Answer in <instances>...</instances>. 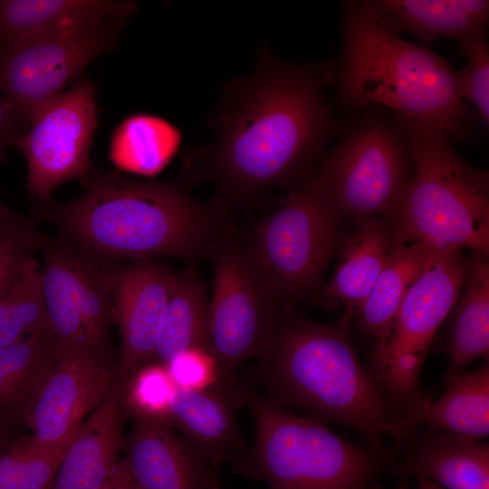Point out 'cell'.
<instances>
[{"label": "cell", "mask_w": 489, "mask_h": 489, "mask_svg": "<svg viewBox=\"0 0 489 489\" xmlns=\"http://www.w3.org/2000/svg\"><path fill=\"white\" fill-rule=\"evenodd\" d=\"M333 69L283 62L265 51L252 77L229 85L217 136L188 158L185 179L212 181L213 200L225 210L306 180L340 129L324 97Z\"/></svg>", "instance_id": "obj_1"}, {"label": "cell", "mask_w": 489, "mask_h": 489, "mask_svg": "<svg viewBox=\"0 0 489 489\" xmlns=\"http://www.w3.org/2000/svg\"><path fill=\"white\" fill-rule=\"evenodd\" d=\"M82 184L77 198L36 203L30 217L101 263L168 256L197 264L234 230L227 210L195 198L182 183L134 180L93 166Z\"/></svg>", "instance_id": "obj_2"}, {"label": "cell", "mask_w": 489, "mask_h": 489, "mask_svg": "<svg viewBox=\"0 0 489 489\" xmlns=\"http://www.w3.org/2000/svg\"><path fill=\"white\" fill-rule=\"evenodd\" d=\"M353 313L345 310L338 321L320 323L286 310L256 357L254 378L277 405L320 422L350 427L373 449L388 454L384 436L397 440L408 429L397 423L352 349L349 328Z\"/></svg>", "instance_id": "obj_3"}, {"label": "cell", "mask_w": 489, "mask_h": 489, "mask_svg": "<svg viewBox=\"0 0 489 489\" xmlns=\"http://www.w3.org/2000/svg\"><path fill=\"white\" fill-rule=\"evenodd\" d=\"M342 34L337 74L341 106L354 112L384 108L453 142L473 140L478 117L461 97L456 72L447 61L387 30L360 1L343 3Z\"/></svg>", "instance_id": "obj_4"}, {"label": "cell", "mask_w": 489, "mask_h": 489, "mask_svg": "<svg viewBox=\"0 0 489 489\" xmlns=\"http://www.w3.org/2000/svg\"><path fill=\"white\" fill-rule=\"evenodd\" d=\"M398 118L411 140L414 168L401 197L383 216L392 244L428 242L443 250L467 248L488 256V172L465 161L442 132Z\"/></svg>", "instance_id": "obj_5"}, {"label": "cell", "mask_w": 489, "mask_h": 489, "mask_svg": "<svg viewBox=\"0 0 489 489\" xmlns=\"http://www.w3.org/2000/svg\"><path fill=\"white\" fill-rule=\"evenodd\" d=\"M254 424L252 449L234 455L236 471L270 489H369L388 454L361 448L322 422L299 417L248 389Z\"/></svg>", "instance_id": "obj_6"}, {"label": "cell", "mask_w": 489, "mask_h": 489, "mask_svg": "<svg viewBox=\"0 0 489 489\" xmlns=\"http://www.w3.org/2000/svg\"><path fill=\"white\" fill-rule=\"evenodd\" d=\"M411 140L401 120L372 107L359 111L320 163L315 179L344 219L384 216L413 173Z\"/></svg>", "instance_id": "obj_7"}, {"label": "cell", "mask_w": 489, "mask_h": 489, "mask_svg": "<svg viewBox=\"0 0 489 489\" xmlns=\"http://www.w3.org/2000/svg\"><path fill=\"white\" fill-rule=\"evenodd\" d=\"M462 250L436 254L409 289L392 321L376 339L370 375L388 400L396 421L417 407L418 381L433 339L454 307L467 275Z\"/></svg>", "instance_id": "obj_8"}, {"label": "cell", "mask_w": 489, "mask_h": 489, "mask_svg": "<svg viewBox=\"0 0 489 489\" xmlns=\"http://www.w3.org/2000/svg\"><path fill=\"white\" fill-rule=\"evenodd\" d=\"M213 292L209 331L220 377L256 358L286 310L267 271L244 236L233 230L210 252Z\"/></svg>", "instance_id": "obj_9"}, {"label": "cell", "mask_w": 489, "mask_h": 489, "mask_svg": "<svg viewBox=\"0 0 489 489\" xmlns=\"http://www.w3.org/2000/svg\"><path fill=\"white\" fill-rule=\"evenodd\" d=\"M341 221L314 172L290 188L283 205L244 237L284 307L293 309L318 286L338 246Z\"/></svg>", "instance_id": "obj_10"}, {"label": "cell", "mask_w": 489, "mask_h": 489, "mask_svg": "<svg viewBox=\"0 0 489 489\" xmlns=\"http://www.w3.org/2000/svg\"><path fill=\"white\" fill-rule=\"evenodd\" d=\"M127 20L72 22L0 42V91L27 128L34 115L110 51Z\"/></svg>", "instance_id": "obj_11"}, {"label": "cell", "mask_w": 489, "mask_h": 489, "mask_svg": "<svg viewBox=\"0 0 489 489\" xmlns=\"http://www.w3.org/2000/svg\"><path fill=\"white\" fill-rule=\"evenodd\" d=\"M95 85L80 79L41 109L17 142L26 160V190L36 203L53 198L63 183L88 177L98 127Z\"/></svg>", "instance_id": "obj_12"}, {"label": "cell", "mask_w": 489, "mask_h": 489, "mask_svg": "<svg viewBox=\"0 0 489 489\" xmlns=\"http://www.w3.org/2000/svg\"><path fill=\"white\" fill-rule=\"evenodd\" d=\"M118 379V366L108 355L56 359L39 379L20 419L33 430L35 443L65 450Z\"/></svg>", "instance_id": "obj_13"}, {"label": "cell", "mask_w": 489, "mask_h": 489, "mask_svg": "<svg viewBox=\"0 0 489 489\" xmlns=\"http://www.w3.org/2000/svg\"><path fill=\"white\" fill-rule=\"evenodd\" d=\"M173 274L157 259L110 264L115 324L121 340L117 366L124 381L138 368L152 360Z\"/></svg>", "instance_id": "obj_14"}, {"label": "cell", "mask_w": 489, "mask_h": 489, "mask_svg": "<svg viewBox=\"0 0 489 489\" xmlns=\"http://www.w3.org/2000/svg\"><path fill=\"white\" fill-rule=\"evenodd\" d=\"M125 464L139 489H210L216 468L168 424L134 418Z\"/></svg>", "instance_id": "obj_15"}, {"label": "cell", "mask_w": 489, "mask_h": 489, "mask_svg": "<svg viewBox=\"0 0 489 489\" xmlns=\"http://www.w3.org/2000/svg\"><path fill=\"white\" fill-rule=\"evenodd\" d=\"M248 389L237 379H220L204 390L177 388L169 415V425L215 468L244 450L235 417L245 405Z\"/></svg>", "instance_id": "obj_16"}, {"label": "cell", "mask_w": 489, "mask_h": 489, "mask_svg": "<svg viewBox=\"0 0 489 489\" xmlns=\"http://www.w3.org/2000/svg\"><path fill=\"white\" fill-rule=\"evenodd\" d=\"M397 445L395 475L424 476L445 489H489V445L440 430L409 429Z\"/></svg>", "instance_id": "obj_17"}, {"label": "cell", "mask_w": 489, "mask_h": 489, "mask_svg": "<svg viewBox=\"0 0 489 489\" xmlns=\"http://www.w3.org/2000/svg\"><path fill=\"white\" fill-rule=\"evenodd\" d=\"M129 414L125 381L118 380L65 448L50 489H98L116 471Z\"/></svg>", "instance_id": "obj_18"}, {"label": "cell", "mask_w": 489, "mask_h": 489, "mask_svg": "<svg viewBox=\"0 0 489 489\" xmlns=\"http://www.w3.org/2000/svg\"><path fill=\"white\" fill-rule=\"evenodd\" d=\"M363 7L389 32L411 34L431 43L448 37L458 44L486 34V0H366Z\"/></svg>", "instance_id": "obj_19"}, {"label": "cell", "mask_w": 489, "mask_h": 489, "mask_svg": "<svg viewBox=\"0 0 489 489\" xmlns=\"http://www.w3.org/2000/svg\"><path fill=\"white\" fill-rule=\"evenodd\" d=\"M43 296L54 339L57 359L108 355L81 313L72 266L73 246L60 236H48L41 251Z\"/></svg>", "instance_id": "obj_20"}, {"label": "cell", "mask_w": 489, "mask_h": 489, "mask_svg": "<svg viewBox=\"0 0 489 489\" xmlns=\"http://www.w3.org/2000/svg\"><path fill=\"white\" fill-rule=\"evenodd\" d=\"M442 396L431 402L424 398L405 414L398 425L405 429L425 426L479 441L489 434V363L472 372L446 377Z\"/></svg>", "instance_id": "obj_21"}, {"label": "cell", "mask_w": 489, "mask_h": 489, "mask_svg": "<svg viewBox=\"0 0 489 489\" xmlns=\"http://www.w3.org/2000/svg\"><path fill=\"white\" fill-rule=\"evenodd\" d=\"M392 246L390 227L382 216L358 224L343 243L340 256L321 299H336L358 312L370 294Z\"/></svg>", "instance_id": "obj_22"}, {"label": "cell", "mask_w": 489, "mask_h": 489, "mask_svg": "<svg viewBox=\"0 0 489 489\" xmlns=\"http://www.w3.org/2000/svg\"><path fill=\"white\" fill-rule=\"evenodd\" d=\"M196 265L187 264L173 274L163 325L151 361L167 365L176 355L192 348L213 354L209 302Z\"/></svg>", "instance_id": "obj_23"}, {"label": "cell", "mask_w": 489, "mask_h": 489, "mask_svg": "<svg viewBox=\"0 0 489 489\" xmlns=\"http://www.w3.org/2000/svg\"><path fill=\"white\" fill-rule=\"evenodd\" d=\"M137 9L136 3L119 0H0V42L72 22L128 20Z\"/></svg>", "instance_id": "obj_24"}, {"label": "cell", "mask_w": 489, "mask_h": 489, "mask_svg": "<svg viewBox=\"0 0 489 489\" xmlns=\"http://www.w3.org/2000/svg\"><path fill=\"white\" fill-rule=\"evenodd\" d=\"M452 308L447 340L450 358L448 376L462 371L474 360L489 353V262L488 256L472 252L464 284Z\"/></svg>", "instance_id": "obj_25"}, {"label": "cell", "mask_w": 489, "mask_h": 489, "mask_svg": "<svg viewBox=\"0 0 489 489\" xmlns=\"http://www.w3.org/2000/svg\"><path fill=\"white\" fill-rule=\"evenodd\" d=\"M443 249L428 243L392 244L376 283L359 311L360 327L379 338L392 321L411 286Z\"/></svg>", "instance_id": "obj_26"}, {"label": "cell", "mask_w": 489, "mask_h": 489, "mask_svg": "<svg viewBox=\"0 0 489 489\" xmlns=\"http://www.w3.org/2000/svg\"><path fill=\"white\" fill-rule=\"evenodd\" d=\"M180 130L169 121L148 113H134L111 134L109 158L120 171L144 177L161 172L177 153Z\"/></svg>", "instance_id": "obj_27"}, {"label": "cell", "mask_w": 489, "mask_h": 489, "mask_svg": "<svg viewBox=\"0 0 489 489\" xmlns=\"http://www.w3.org/2000/svg\"><path fill=\"white\" fill-rule=\"evenodd\" d=\"M53 340L46 313L41 266L34 260L0 296V346Z\"/></svg>", "instance_id": "obj_28"}, {"label": "cell", "mask_w": 489, "mask_h": 489, "mask_svg": "<svg viewBox=\"0 0 489 489\" xmlns=\"http://www.w3.org/2000/svg\"><path fill=\"white\" fill-rule=\"evenodd\" d=\"M54 340H24L0 346V416L20 419L49 364L56 360Z\"/></svg>", "instance_id": "obj_29"}, {"label": "cell", "mask_w": 489, "mask_h": 489, "mask_svg": "<svg viewBox=\"0 0 489 489\" xmlns=\"http://www.w3.org/2000/svg\"><path fill=\"white\" fill-rule=\"evenodd\" d=\"M72 266L82 318L95 339L107 348L110 328L116 321L110 264L97 261L73 246Z\"/></svg>", "instance_id": "obj_30"}, {"label": "cell", "mask_w": 489, "mask_h": 489, "mask_svg": "<svg viewBox=\"0 0 489 489\" xmlns=\"http://www.w3.org/2000/svg\"><path fill=\"white\" fill-rule=\"evenodd\" d=\"M176 386L167 366L149 362L138 368L125 382V402L134 418L169 425Z\"/></svg>", "instance_id": "obj_31"}, {"label": "cell", "mask_w": 489, "mask_h": 489, "mask_svg": "<svg viewBox=\"0 0 489 489\" xmlns=\"http://www.w3.org/2000/svg\"><path fill=\"white\" fill-rule=\"evenodd\" d=\"M63 452L31 438L0 455V489H50Z\"/></svg>", "instance_id": "obj_32"}, {"label": "cell", "mask_w": 489, "mask_h": 489, "mask_svg": "<svg viewBox=\"0 0 489 489\" xmlns=\"http://www.w3.org/2000/svg\"><path fill=\"white\" fill-rule=\"evenodd\" d=\"M468 63L456 72L459 93L464 101L475 107V113L484 125L489 123V46L486 34L458 44Z\"/></svg>", "instance_id": "obj_33"}, {"label": "cell", "mask_w": 489, "mask_h": 489, "mask_svg": "<svg viewBox=\"0 0 489 489\" xmlns=\"http://www.w3.org/2000/svg\"><path fill=\"white\" fill-rule=\"evenodd\" d=\"M166 366L176 388L179 389L204 390L221 379L215 357L200 348L180 352Z\"/></svg>", "instance_id": "obj_34"}, {"label": "cell", "mask_w": 489, "mask_h": 489, "mask_svg": "<svg viewBox=\"0 0 489 489\" xmlns=\"http://www.w3.org/2000/svg\"><path fill=\"white\" fill-rule=\"evenodd\" d=\"M31 245L14 240L0 241V296L4 294L36 260Z\"/></svg>", "instance_id": "obj_35"}, {"label": "cell", "mask_w": 489, "mask_h": 489, "mask_svg": "<svg viewBox=\"0 0 489 489\" xmlns=\"http://www.w3.org/2000/svg\"><path fill=\"white\" fill-rule=\"evenodd\" d=\"M48 235L43 234L30 217L0 202V241L14 240L25 243L41 252Z\"/></svg>", "instance_id": "obj_36"}, {"label": "cell", "mask_w": 489, "mask_h": 489, "mask_svg": "<svg viewBox=\"0 0 489 489\" xmlns=\"http://www.w3.org/2000/svg\"><path fill=\"white\" fill-rule=\"evenodd\" d=\"M25 129L0 91V164L5 162L8 149L16 147Z\"/></svg>", "instance_id": "obj_37"}, {"label": "cell", "mask_w": 489, "mask_h": 489, "mask_svg": "<svg viewBox=\"0 0 489 489\" xmlns=\"http://www.w3.org/2000/svg\"><path fill=\"white\" fill-rule=\"evenodd\" d=\"M98 489H139L125 464L120 462L114 474Z\"/></svg>", "instance_id": "obj_38"}, {"label": "cell", "mask_w": 489, "mask_h": 489, "mask_svg": "<svg viewBox=\"0 0 489 489\" xmlns=\"http://www.w3.org/2000/svg\"><path fill=\"white\" fill-rule=\"evenodd\" d=\"M417 489H445L436 482L424 476H415Z\"/></svg>", "instance_id": "obj_39"}, {"label": "cell", "mask_w": 489, "mask_h": 489, "mask_svg": "<svg viewBox=\"0 0 489 489\" xmlns=\"http://www.w3.org/2000/svg\"><path fill=\"white\" fill-rule=\"evenodd\" d=\"M397 489H409L408 482V479L406 477H403L399 481Z\"/></svg>", "instance_id": "obj_40"}, {"label": "cell", "mask_w": 489, "mask_h": 489, "mask_svg": "<svg viewBox=\"0 0 489 489\" xmlns=\"http://www.w3.org/2000/svg\"><path fill=\"white\" fill-rule=\"evenodd\" d=\"M4 441H5V433L3 430L2 420H1V416H0V448L2 447L4 444Z\"/></svg>", "instance_id": "obj_41"}, {"label": "cell", "mask_w": 489, "mask_h": 489, "mask_svg": "<svg viewBox=\"0 0 489 489\" xmlns=\"http://www.w3.org/2000/svg\"><path fill=\"white\" fill-rule=\"evenodd\" d=\"M210 489H220L216 482L210 487Z\"/></svg>", "instance_id": "obj_42"}, {"label": "cell", "mask_w": 489, "mask_h": 489, "mask_svg": "<svg viewBox=\"0 0 489 489\" xmlns=\"http://www.w3.org/2000/svg\"><path fill=\"white\" fill-rule=\"evenodd\" d=\"M372 489H381V488L375 485Z\"/></svg>", "instance_id": "obj_43"}]
</instances>
